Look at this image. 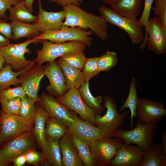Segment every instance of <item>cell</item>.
<instances>
[{
    "label": "cell",
    "instance_id": "4",
    "mask_svg": "<svg viewBox=\"0 0 166 166\" xmlns=\"http://www.w3.org/2000/svg\"><path fill=\"white\" fill-rule=\"evenodd\" d=\"M42 44L41 49L35 51L37 57L36 63L42 65L45 62L54 61L58 57L73 52H84L87 45L78 41H71L62 43H54L46 40H40Z\"/></svg>",
    "mask_w": 166,
    "mask_h": 166
},
{
    "label": "cell",
    "instance_id": "40",
    "mask_svg": "<svg viewBox=\"0 0 166 166\" xmlns=\"http://www.w3.org/2000/svg\"><path fill=\"white\" fill-rule=\"evenodd\" d=\"M154 0H144V6L141 16L138 20L140 24L145 30L150 18L151 10Z\"/></svg>",
    "mask_w": 166,
    "mask_h": 166
},
{
    "label": "cell",
    "instance_id": "17",
    "mask_svg": "<svg viewBox=\"0 0 166 166\" xmlns=\"http://www.w3.org/2000/svg\"><path fill=\"white\" fill-rule=\"evenodd\" d=\"M38 102L49 116L61 120L68 126L71 122L74 121L73 118V111L59 102L49 93L42 92Z\"/></svg>",
    "mask_w": 166,
    "mask_h": 166
},
{
    "label": "cell",
    "instance_id": "24",
    "mask_svg": "<svg viewBox=\"0 0 166 166\" xmlns=\"http://www.w3.org/2000/svg\"><path fill=\"white\" fill-rule=\"evenodd\" d=\"M46 141L43 154L45 161L53 166H62V157L59 140L46 137Z\"/></svg>",
    "mask_w": 166,
    "mask_h": 166
},
{
    "label": "cell",
    "instance_id": "36",
    "mask_svg": "<svg viewBox=\"0 0 166 166\" xmlns=\"http://www.w3.org/2000/svg\"><path fill=\"white\" fill-rule=\"evenodd\" d=\"M34 103L25 95L21 98L19 116L28 120H34L35 115V108Z\"/></svg>",
    "mask_w": 166,
    "mask_h": 166
},
{
    "label": "cell",
    "instance_id": "21",
    "mask_svg": "<svg viewBox=\"0 0 166 166\" xmlns=\"http://www.w3.org/2000/svg\"><path fill=\"white\" fill-rule=\"evenodd\" d=\"M144 0H117L111 5V9L118 15L136 19L140 14Z\"/></svg>",
    "mask_w": 166,
    "mask_h": 166
},
{
    "label": "cell",
    "instance_id": "45",
    "mask_svg": "<svg viewBox=\"0 0 166 166\" xmlns=\"http://www.w3.org/2000/svg\"><path fill=\"white\" fill-rule=\"evenodd\" d=\"M14 166H22L26 162V158L25 154L19 155L15 158L12 161Z\"/></svg>",
    "mask_w": 166,
    "mask_h": 166
},
{
    "label": "cell",
    "instance_id": "1",
    "mask_svg": "<svg viewBox=\"0 0 166 166\" xmlns=\"http://www.w3.org/2000/svg\"><path fill=\"white\" fill-rule=\"evenodd\" d=\"M63 8L65 13V18L63 25L90 30L102 41L108 40L107 22L101 16L87 12L79 7L74 6H68Z\"/></svg>",
    "mask_w": 166,
    "mask_h": 166
},
{
    "label": "cell",
    "instance_id": "43",
    "mask_svg": "<svg viewBox=\"0 0 166 166\" xmlns=\"http://www.w3.org/2000/svg\"><path fill=\"white\" fill-rule=\"evenodd\" d=\"M0 34L7 38L12 39V27L11 23L6 22L0 18Z\"/></svg>",
    "mask_w": 166,
    "mask_h": 166
},
{
    "label": "cell",
    "instance_id": "6",
    "mask_svg": "<svg viewBox=\"0 0 166 166\" xmlns=\"http://www.w3.org/2000/svg\"><path fill=\"white\" fill-rule=\"evenodd\" d=\"M157 129V123L142 124L137 122L136 127L133 129L129 130L119 129L115 136L128 144H135L144 152L154 143Z\"/></svg>",
    "mask_w": 166,
    "mask_h": 166
},
{
    "label": "cell",
    "instance_id": "49",
    "mask_svg": "<svg viewBox=\"0 0 166 166\" xmlns=\"http://www.w3.org/2000/svg\"><path fill=\"white\" fill-rule=\"evenodd\" d=\"M5 62L4 58L0 53V71L3 69Z\"/></svg>",
    "mask_w": 166,
    "mask_h": 166
},
{
    "label": "cell",
    "instance_id": "20",
    "mask_svg": "<svg viewBox=\"0 0 166 166\" xmlns=\"http://www.w3.org/2000/svg\"><path fill=\"white\" fill-rule=\"evenodd\" d=\"M59 143L62 155V166H84L77 149L72 143L69 128L66 133L59 140Z\"/></svg>",
    "mask_w": 166,
    "mask_h": 166
},
{
    "label": "cell",
    "instance_id": "35",
    "mask_svg": "<svg viewBox=\"0 0 166 166\" xmlns=\"http://www.w3.org/2000/svg\"><path fill=\"white\" fill-rule=\"evenodd\" d=\"M98 59L97 57L86 58L82 69L85 82H89L100 72L98 68Z\"/></svg>",
    "mask_w": 166,
    "mask_h": 166
},
{
    "label": "cell",
    "instance_id": "18",
    "mask_svg": "<svg viewBox=\"0 0 166 166\" xmlns=\"http://www.w3.org/2000/svg\"><path fill=\"white\" fill-rule=\"evenodd\" d=\"M39 12L37 19L34 22L40 33L47 30H59L65 18L63 10L57 12H48L43 9L41 0H38Z\"/></svg>",
    "mask_w": 166,
    "mask_h": 166
},
{
    "label": "cell",
    "instance_id": "19",
    "mask_svg": "<svg viewBox=\"0 0 166 166\" xmlns=\"http://www.w3.org/2000/svg\"><path fill=\"white\" fill-rule=\"evenodd\" d=\"M71 122L68 126L69 130L88 143L107 137L100 129L88 121L80 119L73 112Z\"/></svg>",
    "mask_w": 166,
    "mask_h": 166
},
{
    "label": "cell",
    "instance_id": "29",
    "mask_svg": "<svg viewBox=\"0 0 166 166\" xmlns=\"http://www.w3.org/2000/svg\"><path fill=\"white\" fill-rule=\"evenodd\" d=\"M12 39L16 41L23 38L34 37L40 34L34 23L31 24L14 21L12 22Z\"/></svg>",
    "mask_w": 166,
    "mask_h": 166
},
{
    "label": "cell",
    "instance_id": "26",
    "mask_svg": "<svg viewBox=\"0 0 166 166\" xmlns=\"http://www.w3.org/2000/svg\"><path fill=\"white\" fill-rule=\"evenodd\" d=\"M9 19L12 22L18 21L26 23L36 22L37 16L32 14L26 6L24 0L19 2L9 10Z\"/></svg>",
    "mask_w": 166,
    "mask_h": 166
},
{
    "label": "cell",
    "instance_id": "9",
    "mask_svg": "<svg viewBox=\"0 0 166 166\" xmlns=\"http://www.w3.org/2000/svg\"><path fill=\"white\" fill-rule=\"evenodd\" d=\"M107 137L88 143L96 166H110L117 150L124 142L119 137Z\"/></svg>",
    "mask_w": 166,
    "mask_h": 166
},
{
    "label": "cell",
    "instance_id": "10",
    "mask_svg": "<svg viewBox=\"0 0 166 166\" xmlns=\"http://www.w3.org/2000/svg\"><path fill=\"white\" fill-rule=\"evenodd\" d=\"M144 41L140 47L143 51L146 45L155 53L160 54L166 52V27L156 16L149 18L145 30Z\"/></svg>",
    "mask_w": 166,
    "mask_h": 166
},
{
    "label": "cell",
    "instance_id": "47",
    "mask_svg": "<svg viewBox=\"0 0 166 166\" xmlns=\"http://www.w3.org/2000/svg\"><path fill=\"white\" fill-rule=\"evenodd\" d=\"M10 44V39L0 34V48Z\"/></svg>",
    "mask_w": 166,
    "mask_h": 166
},
{
    "label": "cell",
    "instance_id": "16",
    "mask_svg": "<svg viewBox=\"0 0 166 166\" xmlns=\"http://www.w3.org/2000/svg\"><path fill=\"white\" fill-rule=\"evenodd\" d=\"M144 155V152L137 145H132L124 141L117 150L110 166H141Z\"/></svg>",
    "mask_w": 166,
    "mask_h": 166
},
{
    "label": "cell",
    "instance_id": "46",
    "mask_svg": "<svg viewBox=\"0 0 166 166\" xmlns=\"http://www.w3.org/2000/svg\"><path fill=\"white\" fill-rule=\"evenodd\" d=\"M162 150L163 153L166 155V131H164L162 134V137L160 140Z\"/></svg>",
    "mask_w": 166,
    "mask_h": 166
},
{
    "label": "cell",
    "instance_id": "39",
    "mask_svg": "<svg viewBox=\"0 0 166 166\" xmlns=\"http://www.w3.org/2000/svg\"><path fill=\"white\" fill-rule=\"evenodd\" d=\"M154 5L151 9L162 25L166 27V0H154Z\"/></svg>",
    "mask_w": 166,
    "mask_h": 166
},
{
    "label": "cell",
    "instance_id": "42",
    "mask_svg": "<svg viewBox=\"0 0 166 166\" xmlns=\"http://www.w3.org/2000/svg\"><path fill=\"white\" fill-rule=\"evenodd\" d=\"M23 0H0V18L7 19L6 12L12 6Z\"/></svg>",
    "mask_w": 166,
    "mask_h": 166
},
{
    "label": "cell",
    "instance_id": "34",
    "mask_svg": "<svg viewBox=\"0 0 166 166\" xmlns=\"http://www.w3.org/2000/svg\"><path fill=\"white\" fill-rule=\"evenodd\" d=\"M118 60L116 53L107 51L98 57L97 65L99 71H109L116 65Z\"/></svg>",
    "mask_w": 166,
    "mask_h": 166
},
{
    "label": "cell",
    "instance_id": "13",
    "mask_svg": "<svg viewBox=\"0 0 166 166\" xmlns=\"http://www.w3.org/2000/svg\"><path fill=\"white\" fill-rule=\"evenodd\" d=\"M45 65L35 64L24 71L18 77L21 81V86L30 100L35 103L38 102V93L41 80L44 76Z\"/></svg>",
    "mask_w": 166,
    "mask_h": 166
},
{
    "label": "cell",
    "instance_id": "2",
    "mask_svg": "<svg viewBox=\"0 0 166 166\" xmlns=\"http://www.w3.org/2000/svg\"><path fill=\"white\" fill-rule=\"evenodd\" d=\"M103 105L106 109L105 114L96 115L95 126L107 136L116 137V134L129 114L127 111L119 113L117 111L116 101L111 97L106 95L104 97Z\"/></svg>",
    "mask_w": 166,
    "mask_h": 166
},
{
    "label": "cell",
    "instance_id": "53",
    "mask_svg": "<svg viewBox=\"0 0 166 166\" xmlns=\"http://www.w3.org/2000/svg\"></svg>",
    "mask_w": 166,
    "mask_h": 166
},
{
    "label": "cell",
    "instance_id": "52",
    "mask_svg": "<svg viewBox=\"0 0 166 166\" xmlns=\"http://www.w3.org/2000/svg\"><path fill=\"white\" fill-rule=\"evenodd\" d=\"M2 144V143L0 140V145H1Z\"/></svg>",
    "mask_w": 166,
    "mask_h": 166
},
{
    "label": "cell",
    "instance_id": "3",
    "mask_svg": "<svg viewBox=\"0 0 166 166\" xmlns=\"http://www.w3.org/2000/svg\"><path fill=\"white\" fill-rule=\"evenodd\" d=\"M101 16L108 23L117 26L128 35L132 44H139L144 41L145 35L143 27L138 20L132 19L120 16L112 9L102 6L98 9Z\"/></svg>",
    "mask_w": 166,
    "mask_h": 166
},
{
    "label": "cell",
    "instance_id": "14",
    "mask_svg": "<svg viewBox=\"0 0 166 166\" xmlns=\"http://www.w3.org/2000/svg\"><path fill=\"white\" fill-rule=\"evenodd\" d=\"M166 116L164 103L139 98L136 111L137 122L142 124L157 123Z\"/></svg>",
    "mask_w": 166,
    "mask_h": 166
},
{
    "label": "cell",
    "instance_id": "12",
    "mask_svg": "<svg viewBox=\"0 0 166 166\" xmlns=\"http://www.w3.org/2000/svg\"><path fill=\"white\" fill-rule=\"evenodd\" d=\"M55 99L59 102L78 114L83 120L95 126V117L98 114L85 104L78 89L74 88L69 89L64 95L56 97Z\"/></svg>",
    "mask_w": 166,
    "mask_h": 166
},
{
    "label": "cell",
    "instance_id": "22",
    "mask_svg": "<svg viewBox=\"0 0 166 166\" xmlns=\"http://www.w3.org/2000/svg\"><path fill=\"white\" fill-rule=\"evenodd\" d=\"M35 108L36 113L34 120V134L43 153L46 141L45 134V123L49 116L40 105Z\"/></svg>",
    "mask_w": 166,
    "mask_h": 166
},
{
    "label": "cell",
    "instance_id": "15",
    "mask_svg": "<svg viewBox=\"0 0 166 166\" xmlns=\"http://www.w3.org/2000/svg\"><path fill=\"white\" fill-rule=\"evenodd\" d=\"M44 73L49 82V85L46 88L48 93L57 97L64 95L69 90L63 71L57 61L48 62L45 65Z\"/></svg>",
    "mask_w": 166,
    "mask_h": 166
},
{
    "label": "cell",
    "instance_id": "31",
    "mask_svg": "<svg viewBox=\"0 0 166 166\" xmlns=\"http://www.w3.org/2000/svg\"><path fill=\"white\" fill-rule=\"evenodd\" d=\"M137 85L135 78L133 77L131 79L129 89L127 97L119 109L120 112H122L126 108H128L130 110L131 115L129 118L130 120V127H133V119L136 117V111L138 98L137 92Z\"/></svg>",
    "mask_w": 166,
    "mask_h": 166
},
{
    "label": "cell",
    "instance_id": "33",
    "mask_svg": "<svg viewBox=\"0 0 166 166\" xmlns=\"http://www.w3.org/2000/svg\"><path fill=\"white\" fill-rule=\"evenodd\" d=\"M69 66L81 70L86 58L83 52L69 53L60 57Z\"/></svg>",
    "mask_w": 166,
    "mask_h": 166
},
{
    "label": "cell",
    "instance_id": "27",
    "mask_svg": "<svg viewBox=\"0 0 166 166\" xmlns=\"http://www.w3.org/2000/svg\"><path fill=\"white\" fill-rule=\"evenodd\" d=\"M69 131L72 143L77 149L84 165L96 166L93 160L90 148L87 142L69 130Z\"/></svg>",
    "mask_w": 166,
    "mask_h": 166
},
{
    "label": "cell",
    "instance_id": "11",
    "mask_svg": "<svg viewBox=\"0 0 166 166\" xmlns=\"http://www.w3.org/2000/svg\"><path fill=\"white\" fill-rule=\"evenodd\" d=\"M34 120L25 119L19 116L0 111V140L6 143L25 132L30 131Z\"/></svg>",
    "mask_w": 166,
    "mask_h": 166
},
{
    "label": "cell",
    "instance_id": "50",
    "mask_svg": "<svg viewBox=\"0 0 166 166\" xmlns=\"http://www.w3.org/2000/svg\"><path fill=\"white\" fill-rule=\"evenodd\" d=\"M117 0H102L103 2L105 4L112 5Z\"/></svg>",
    "mask_w": 166,
    "mask_h": 166
},
{
    "label": "cell",
    "instance_id": "8",
    "mask_svg": "<svg viewBox=\"0 0 166 166\" xmlns=\"http://www.w3.org/2000/svg\"><path fill=\"white\" fill-rule=\"evenodd\" d=\"M34 146L33 134L30 131L25 132L6 142L0 148V161L4 166H6Z\"/></svg>",
    "mask_w": 166,
    "mask_h": 166
},
{
    "label": "cell",
    "instance_id": "37",
    "mask_svg": "<svg viewBox=\"0 0 166 166\" xmlns=\"http://www.w3.org/2000/svg\"><path fill=\"white\" fill-rule=\"evenodd\" d=\"M21 98L0 101L2 110L6 113L19 116Z\"/></svg>",
    "mask_w": 166,
    "mask_h": 166
},
{
    "label": "cell",
    "instance_id": "38",
    "mask_svg": "<svg viewBox=\"0 0 166 166\" xmlns=\"http://www.w3.org/2000/svg\"><path fill=\"white\" fill-rule=\"evenodd\" d=\"M25 94L21 85L13 88L8 87L0 90V101L21 98Z\"/></svg>",
    "mask_w": 166,
    "mask_h": 166
},
{
    "label": "cell",
    "instance_id": "7",
    "mask_svg": "<svg viewBox=\"0 0 166 166\" xmlns=\"http://www.w3.org/2000/svg\"><path fill=\"white\" fill-rule=\"evenodd\" d=\"M40 40L30 39L18 44H10L0 48V53L3 57L6 63L10 65L13 70L19 71L28 69L35 64L34 60H28L25 57V53L31 51L27 46L32 43H37Z\"/></svg>",
    "mask_w": 166,
    "mask_h": 166
},
{
    "label": "cell",
    "instance_id": "51",
    "mask_svg": "<svg viewBox=\"0 0 166 166\" xmlns=\"http://www.w3.org/2000/svg\"><path fill=\"white\" fill-rule=\"evenodd\" d=\"M4 166V165L2 163V162L0 161V166Z\"/></svg>",
    "mask_w": 166,
    "mask_h": 166
},
{
    "label": "cell",
    "instance_id": "25",
    "mask_svg": "<svg viewBox=\"0 0 166 166\" xmlns=\"http://www.w3.org/2000/svg\"><path fill=\"white\" fill-rule=\"evenodd\" d=\"M166 155L163 153L161 145L153 143L144 152V159L141 166H165Z\"/></svg>",
    "mask_w": 166,
    "mask_h": 166
},
{
    "label": "cell",
    "instance_id": "44",
    "mask_svg": "<svg viewBox=\"0 0 166 166\" xmlns=\"http://www.w3.org/2000/svg\"><path fill=\"white\" fill-rule=\"evenodd\" d=\"M51 2H55L61 5L63 7L69 6L78 7L82 4V0H49Z\"/></svg>",
    "mask_w": 166,
    "mask_h": 166
},
{
    "label": "cell",
    "instance_id": "5",
    "mask_svg": "<svg viewBox=\"0 0 166 166\" xmlns=\"http://www.w3.org/2000/svg\"><path fill=\"white\" fill-rule=\"evenodd\" d=\"M93 34L90 30L88 31L78 27L62 25L59 30L46 31L32 39L46 40L54 43L78 41L89 46L91 45L93 41L91 36Z\"/></svg>",
    "mask_w": 166,
    "mask_h": 166
},
{
    "label": "cell",
    "instance_id": "28",
    "mask_svg": "<svg viewBox=\"0 0 166 166\" xmlns=\"http://www.w3.org/2000/svg\"><path fill=\"white\" fill-rule=\"evenodd\" d=\"M78 90L83 101L87 106L98 114L104 112L105 108L102 105V97L101 95L94 97L92 94L89 89V82H85Z\"/></svg>",
    "mask_w": 166,
    "mask_h": 166
},
{
    "label": "cell",
    "instance_id": "30",
    "mask_svg": "<svg viewBox=\"0 0 166 166\" xmlns=\"http://www.w3.org/2000/svg\"><path fill=\"white\" fill-rule=\"evenodd\" d=\"M67 125L62 121L49 116L45 123V134L46 137L59 140L66 133Z\"/></svg>",
    "mask_w": 166,
    "mask_h": 166
},
{
    "label": "cell",
    "instance_id": "41",
    "mask_svg": "<svg viewBox=\"0 0 166 166\" xmlns=\"http://www.w3.org/2000/svg\"><path fill=\"white\" fill-rule=\"evenodd\" d=\"M26 162L30 164H36L40 162L45 161L43 154L37 152L33 148L25 154Z\"/></svg>",
    "mask_w": 166,
    "mask_h": 166
},
{
    "label": "cell",
    "instance_id": "23",
    "mask_svg": "<svg viewBox=\"0 0 166 166\" xmlns=\"http://www.w3.org/2000/svg\"><path fill=\"white\" fill-rule=\"evenodd\" d=\"M57 61L63 71L69 89L73 88L78 89L85 82L82 71L69 66L60 58Z\"/></svg>",
    "mask_w": 166,
    "mask_h": 166
},
{
    "label": "cell",
    "instance_id": "32",
    "mask_svg": "<svg viewBox=\"0 0 166 166\" xmlns=\"http://www.w3.org/2000/svg\"><path fill=\"white\" fill-rule=\"evenodd\" d=\"M26 70L15 71L10 65L5 64L0 71V90L9 87L11 85L21 84V81L18 77Z\"/></svg>",
    "mask_w": 166,
    "mask_h": 166
},
{
    "label": "cell",
    "instance_id": "48",
    "mask_svg": "<svg viewBox=\"0 0 166 166\" xmlns=\"http://www.w3.org/2000/svg\"><path fill=\"white\" fill-rule=\"evenodd\" d=\"M34 0H24L25 4L29 10L31 12H33L32 6Z\"/></svg>",
    "mask_w": 166,
    "mask_h": 166
}]
</instances>
